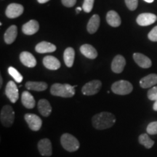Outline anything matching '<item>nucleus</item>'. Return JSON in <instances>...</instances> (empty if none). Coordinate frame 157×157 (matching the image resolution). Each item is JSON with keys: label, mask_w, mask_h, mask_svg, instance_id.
Listing matches in <instances>:
<instances>
[{"label": "nucleus", "mask_w": 157, "mask_h": 157, "mask_svg": "<svg viewBox=\"0 0 157 157\" xmlns=\"http://www.w3.org/2000/svg\"><path fill=\"white\" fill-rule=\"evenodd\" d=\"M92 121H93V126L96 129L103 130V129H109L114 124L116 117L113 113L103 111L94 116Z\"/></svg>", "instance_id": "obj_1"}, {"label": "nucleus", "mask_w": 157, "mask_h": 157, "mask_svg": "<svg viewBox=\"0 0 157 157\" xmlns=\"http://www.w3.org/2000/svg\"><path fill=\"white\" fill-rule=\"evenodd\" d=\"M74 86L68 84H52L50 88V93L54 96H58L62 98H71L75 95V90Z\"/></svg>", "instance_id": "obj_2"}, {"label": "nucleus", "mask_w": 157, "mask_h": 157, "mask_svg": "<svg viewBox=\"0 0 157 157\" xmlns=\"http://www.w3.org/2000/svg\"><path fill=\"white\" fill-rule=\"evenodd\" d=\"M60 143L65 150L69 152L76 151L79 148V142L75 137L69 133H64L60 137Z\"/></svg>", "instance_id": "obj_3"}, {"label": "nucleus", "mask_w": 157, "mask_h": 157, "mask_svg": "<svg viewBox=\"0 0 157 157\" xmlns=\"http://www.w3.org/2000/svg\"><path fill=\"white\" fill-rule=\"evenodd\" d=\"M133 86L130 82L126 80H119L111 85V90L114 94L125 95L132 93Z\"/></svg>", "instance_id": "obj_4"}, {"label": "nucleus", "mask_w": 157, "mask_h": 157, "mask_svg": "<svg viewBox=\"0 0 157 157\" xmlns=\"http://www.w3.org/2000/svg\"><path fill=\"white\" fill-rule=\"evenodd\" d=\"M0 120L4 127H10L13 125L15 120V112L12 106L6 105L2 107L0 113Z\"/></svg>", "instance_id": "obj_5"}, {"label": "nucleus", "mask_w": 157, "mask_h": 157, "mask_svg": "<svg viewBox=\"0 0 157 157\" xmlns=\"http://www.w3.org/2000/svg\"><path fill=\"white\" fill-rule=\"evenodd\" d=\"M102 87V82L100 80H93L87 82L82 89L84 95H94L100 91Z\"/></svg>", "instance_id": "obj_6"}, {"label": "nucleus", "mask_w": 157, "mask_h": 157, "mask_svg": "<svg viewBox=\"0 0 157 157\" xmlns=\"http://www.w3.org/2000/svg\"><path fill=\"white\" fill-rule=\"evenodd\" d=\"M24 119L31 130L38 131L40 129L42 121L38 116L34 113H26L24 116Z\"/></svg>", "instance_id": "obj_7"}, {"label": "nucleus", "mask_w": 157, "mask_h": 157, "mask_svg": "<svg viewBox=\"0 0 157 157\" xmlns=\"http://www.w3.org/2000/svg\"><path fill=\"white\" fill-rule=\"evenodd\" d=\"M24 8L21 5L17 3H12L7 6L6 9V16L9 18H16L23 14Z\"/></svg>", "instance_id": "obj_8"}, {"label": "nucleus", "mask_w": 157, "mask_h": 157, "mask_svg": "<svg viewBox=\"0 0 157 157\" xmlns=\"http://www.w3.org/2000/svg\"><path fill=\"white\" fill-rule=\"evenodd\" d=\"M5 94L13 103H15L19 98L18 89L13 81H9L5 88Z\"/></svg>", "instance_id": "obj_9"}, {"label": "nucleus", "mask_w": 157, "mask_h": 157, "mask_svg": "<svg viewBox=\"0 0 157 157\" xmlns=\"http://www.w3.org/2000/svg\"><path fill=\"white\" fill-rule=\"evenodd\" d=\"M157 20V16L152 13H142L139 15L137 17V24L141 26H147V25H151L155 23Z\"/></svg>", "instance_id": "obj_10"}, {"label": "nucleus", "mask_w": 157, "mask_h": 157, "mask_svg": "<svg viewBox=\"0 0 157 157\" xmlns=\"http://www.w3.org/2000/svg\"><path fill=\"white\" fill-rule=\"evenodd\" d=\"M38 149L43 156H50L52 154V143L48 138L42 139L38 143Z\"/></svg>", "instance_id": "obj_11"}, {"label": "nucleus", "mask_w": 157, "mask_h": 157, "mask_svg": "<svg viewBox=\"0 0 157 157\" xmlns=\"http://www.w3.org/2000/svg\"><path fill=\"white\" fill-rule=\"evenodd\" d=\"M126 65V60L121 55H118L113 58L111 63V70L116 74H120L123 71Z\"/></svg>", "instance_id": "obj_12"}, {"label": "nucleus", "mask_w": 157, "mask_h": 157, "mask_svg": "<svg viewBox=\"0 0 157 157\" xmlns=\"http://www.w3.org/2000/svg\"><path fill=\"white\" fill-rule=\"evenodd\" d=\"M133 59H134L135 62L140 67L143 68H148L152 65V62L150 58L145 56V55L138 53V52L133 54Z\"/></svg>", "instance_id": "obj_13"}, {"label": "nucleus", "mask_w": 157, "mask_h": 157, "mask_svg": "<svg viewBox=\"0 0 157 157\" xmlns=\"http://www.w3.org/2000/svg\"><path fill=\"white\" fill-rule=\"evenodd\" d=\"M20 60L21 62L29 68H34L36 65V60L34 56L29 52H22L20 55Z\"/></svg>", "instance_id": "obj_14"}, {"label": "nucleus", "mask_w": 157, "mask_h": 157, "mask_svg": "<svg viewBox=\"0 0 157 157\" xmlns=\"http://www.w3.org/2000/svg\"><path fill=\"white\" fill-rule=\"evenodd\" d=\"M39 29V24L38 21L35 20H31L29 22L25 23L22 27L23 34L26 35H33L36 34Z\"/></svg>", "instance_id": "obj_15"}, {"label": "nucleus", "mask_w": 157, "mask_h": 157, "mask_svg": "<svg viewBox=\"0 0 157 157\" xmlns=\"http://www.w3.org/2000/svg\"><path fill=\"white\" fill-rule=\"evenodd\" d=\"M43 64L48 69L58 70L60 67V63L56 57L48 56L43 58Z\"/></svg>", "instance_id": "obj_16"}, {"label": "nucleus", "mask_w": 157, "mask_h": 157, "mask_svg": "<svg viewBox=\"0 0 157 157\" xmlns=\"http://www.w3.org/2000/svg\"><path fill=\"white\" fill-rule=\"evenodd\" d=\"M56 46L50 42H41L36 44L35 50L39 53H48V52H52L56 50Z\"/></svg>", "instance_id": "obj_17"}, {"label": "nucleus", "mask_w": 157, "mask_h": 157, "mask_svg": "<svg viewBox=\"0 0 157 157\" xmlns=\"http://www.w3.org/2000/svg\"><path fill=\"white\" fill-rule=\"evenodd\" d=\"M38 110L41 115L44 117H48L52 113V107L48 100L41 99L38 102Z\"/></svg>", "instance_id": "obj_18"}, {"label": "nucleus", "mask_w": 157, "mask_h": 157, "mask_svg": "<svg viewBox=\"0 0 157 157\" xmlns=\"http://www.w3.org/2000/svg\"><path fill=\"white\" fill-rule=\"evenodd\" d=\"M157 84V74H151L149 75L142 78L140 81V85L142 88L151 87Z\"/></svg>", "instance_id": "obj_19"}, {"label": "nucleus", "mask_w": 157, "mask_h": 157, "mask_svg": "<svg viewBox=\"0 0 157 157\" xmlns=\"http://www.w3.org/2000/svg\"><path fill=\"white\" fill-rule=\"evenodd\" d=\"M17 35V28L16 25H13L10 26L7 31H5L4 39H5V42L7 44H10L12 43L15 42V39H16Z\"/></svg>", "instance_id": "obj_20"}, {"label": "nucleus", "mask_w": 157, "mask_h": 157, "mask_svg": "<svg viewBox=\"0 0 157 157\" xmlns=\"http://www.w3.org/2000/svg\"><path fill=\"white\" fill-rule=\"evenodd\" d=\"M106 21L112 27H119L121 23L120 16L114 10H111L107 13Z\"/></svg>", "instance_id": "obj_21"}, {"label": "nucleus", "mask_w": 157, "mask_h": 157, "mask_svg": "<svg viewBox=\"0 0 157 157\" xmlns=\"http://www.w3.org/2000/svg\"><path fill=\"white\" fill-rule=\"evenodd\" d=\"M21 102L23 105L26 108V109H33L36 105V101H35L34 98L30 93L27 91H24L22 93L21 96Z\"/></svg>", "instance_id": "obj_22"}, {"label": "nucleus", "mask_w": 157, "mask_h": 157, "mask_svg": "<svg viewBox=\"0 0 157 157\" xmlns=\"http://www.w3.org/2000/svg\"><path fill=\"white\" fill-rule=\"evenodd\" d=\"M80 52L86 58L90 59H95L98 57V52L92 45L86 44L82 45L80 48Z\"/></svg>", "instance_id": "obj_23"}, {"label": "nucleus", "mask_w": 157, "mask_h": 157, "mask_svg": "<svg viewBox=\"0 0 157 157\" xmlns=\"http://www.w3.org/2000/svg\"><path fill=\"white\" fill-rule=\"evenodd\" d=\"M100 22H101V19L98 15H94L90 19L89 22L87 23V29L90 34H95L98 30V28L100 26Z\"/></svg>", "instance_id": "obj_24"}, {"label": "nucleus", "mask_w": 157, "mask_h": 157, "mask_svg": "<svg viewBox=\"0 0 157 157\" xmlns=\"http://www.w3.org/2000/svg\"><path fill=\"white\" fill-rule=\"evenodd\" d=\"M25 87L29 90H34V91H44L48 87V84L44 82H27L25 83Z\"/></svg>", "instance_id": "obj_25"}, {"label": "nucleus", "mask_w": 157, "mask_h": 157, "mask_svg": "<svg viewBox=\"0 0 157 157\" xmlns=\"http://www.w3.org/2000/svg\"><path fill=\"white\" fill-rule=\"evenodd\" d=\"M74 58H75V51L72 48H66L63 53V60L65 64L67 67H72L74 65Z\"/></svg>", "instance_id": "obj_26"}, {"label": "nucleus", "mask_w": 157, "mask_h": 157, "mask_svg": "<svg viewBox=\"0 0 157 157\" xmlns=\"http://www.w3.org/2000/svg\"><path fill=\"white\" fill-rule=\"evenodd\" d=\"M138 141L146 148H151L154 145V141L150 138L148 134H141L138 137Z\"/></svg>", "instance_id": "obj_27"}, {"label": "nucleus", "mask_w": 157, "mask_h": 157, "mask_svg": "<svg viewBox=\"0 0 157 157\" xmlns=\"http://www.w3.org/2000/svg\"><path fill=\"white\" fill-rule=\"evenodd\" d=\"M8 73L10 75L12 76V77L14 78L15 81L17 82V83H21V82L23 81L22 75H21V74H20L15 68L12 67V66L9 67L8 68Z\"/></svg>", "instance_id": "obj_28"}, {"label": "nucleus", "mask_w": 157, "mask_h": 157, "mask_svg": "<svg viewBox=\"0 0 157 157\" xmlns=\"http://www.w3.org/2000/svg\"><path fill=\"white\" fill-rule=\"evenodd\" d=\"M95 0H84L83 5H82V9L84 10L86 13H90L93 8V5Z\"/></svg>", "instance_id": "obj_29"}, {"label": "nucleus", "mask_w": 157, "mask_h": 157, "mask_svg": "<svg viewBox=\"0 0 157 157\" xmlns=\"http://www.w3.org/2000/svg\"><path fill=\"white\" fill-rule=\"evenodd\" d=\"M147 133L149 135L157 134V121H152L148 125L146 129Z\"/></svg>", "instance_id": "obj_30"}, {"label": "nucleus", "mask_w": 157, "mask_h": 157, "mask_svg": "<svg viewBox=\"0 0 157 157\" xmlns=\"http://www.w3.org/2000/svg\"><path fill=\"white\" fill-rule=\"evenodd\" d=\"M127 8L129 10L134 11L137 9V5H138V0H124Z\"/></svg>", "instance_id": "obj_31"}, {"label": "nucleus", "mask_w": 157, "mask_h": 157, "mask_svg": "<svg viewBox=\"0 0 157 157\" xmlns=\"http://www.w3.org/2000/svg\"><path fill=\"white\" fill-rule=\"evenodd\" d=\"M147 95H148V99L151 100V101H157V86L151 88L148 90Z\"/></svg>", "instance_id": "obj_32"}, {"label": "nucleus", "mask_w": 157, "mask_h": 157, "mask_svg": "<svg viewBox=\"0 0 157 157\" xmlns=\"http://www.w3.org/2000/svg\"><path fill=\"white\" fill-rule=\"evenodd\" d=\"M148 37L152 42H157V25L148 33Z\"/></svg>", "instance_id": "obj_33"}, {"label": "nucleus", "mask_w": 157, "mask_h": 157, "mask_svg": "<svg viewBox=\"0 0 157 157\" xmlns=\"http://www.w3.org/2000/svg\"><path fill=\"white\" fill-rule=\"evenodd\" d=\"M61 2L65 7H71L74 5H75L76 0H61Z\"/></svg>", "instance_id": "obj_34"}, {"label": "nucleus", "mask_w": 157, "mask_h": 157, "mask_svg": "<svg viewBox=\"0 0 157 157\" xmlns=\"http://www.w3.org/2000/svg\"><path fill=\"white\" fill-rule=\"evenodd\" d=\"M37 1H38L39 3H40V4H44V3L48 2L50 1V0H37Z\"/></svg>", "instance_id": "obj_35"}, {"label": "nucleus", "mask_w": 157, "mask_h": 157, "mask_svg": "<svg viewBox=\"0 0 157 157\" xmlns=\"http://www.w3.org/2000/svg\"><path fill=\"white\" fill-rule=\"evenodd\" d=\"M153 109H154V111H157V101H155L154 105H153Z\"/></svg>", "instance_id": "obj_36"}, {"label": "nucleus", "mask_w": 157, "mask_h": 157, "mask_svg": "<svg viewBox=\"0 0 157 157\" xmlns=\"http://www.w3.org/2000/svg\"><path fill=\"white\" fill-rule=\"evenodd\" d=\"M2 84H3V78L2 76H0V87L2 86Z\"/></svg>", "instance_id": "obj_37"}, {"label": "nucleus", "mask_w": 157, "mask_h": 157, "mask_svg": "<svg viewBox=\"0 0 157 157\" xmlns=\"http://www.w3.org/2000/svg\"><path fill=\"white\" fill-rule=\"evenodd\" d=\"M76 13H79L80 11L82 10V7H77V8L76 9Z\"/></svg>", "instance_id": "obj_38"}, {"label": "nucleus", "mask_w": 157, "mask_h": 157, "mask_svg": "<svg viewBox=\"0 0 157 157\" xmlns=\"http://www.w3.org/2000/svg\"><path fill=\"white\" fill-rule=\"evenodd\" d=\"M144 1L146 2H148V3H152L154 0H144Z\"/></svg>", "instance_id": "obj_39"}]
</instances>
